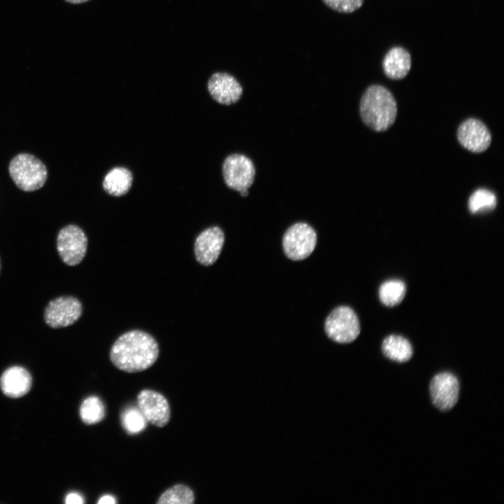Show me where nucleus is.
<instances>
[{
	"label": "nucleus",
	"mask_w": 504,
	"mask_h": 504,
	"mask_svg": "<svg viewBox=\"0 0 504 504\" xmlns=\"http://www.w3.org/2000/svg\"><path fill=\"white\" fill-rule=\"evenodd\" d=\"M29 372L20 366H13L6 370L0 379L1 388L4 394L11 398L25 395L31 386Z\"/></svg>",
	"instance_id": "4468645a"
},
{
	"label": "nucleus",
	"mask_w": 504,
	"mask_h": 504,
	"mask_svg": "<svg viewBox=\"0 0 504 504\" xmlns=\"http://www.w3.org/2000/svg\"><path fill=\"white\" fill-rule=\"evenodd\" d=\"M65 503L67 504H82L84 503V499L80 494L72 492L66 496Z\"/></svg>",
	"instance_id": "b1692460"
},
{
	"label": "nucleus",
	"mask_w": 504,
	"mask_h": 504,
	"mask_svg": "<svg viewBox=\"0 0 504 504\" xmlns=\"http://www.w3.org/2000/svg\"><path fill=\"white\" fill-rule=\"evenodd\" d=\"M363 122L376 132L387 130L394 123L397 104L391 92L380 85H372L363 93L360 102Z\"/></svg>",
	"instance_id": "f03ea898"
},
{
	"label": "nucleus",
	"mask_w": 504,
	"mask_h": 504,
	"mask_svg": "<svg viewBox=\"0 0 504 504\" xmlns=\"http://www.w3.org/2000/svg\"><path fill=\"white\" fill-rule=\"evenodd\" d=\"M405 292V283L400 280L393 279L386 281L380 286L379 296L384 305L393 307L402 302Z\"/></svg>",
	"instance_id": "a211bd4d"
},
{
	"label": "nucleus",
	"mask_w": 504,
	"mask_h": 504,
	"mask_svg": "<svg viewBox=\"0 0 504 504\" xmlns=\"http://www.w3.org/2000/svg\"><path fill=\"white\" fill-rule=\"evenodd\" d=\"M122 422L125 429L130 434H136L144 430L147 420L141 411L136 407H129L122 414Z\"/></svg>",
	"instance_id": "4be33fe9"
},
{
	"label": "nucleus",
	"mask_w": 504,
	"mask_h": 504,
	"mask_svg": "<svg viewBox=\"0 0 504 504\" xmlns=\"http://www.w3.org/2000/svg\"><path fill=\"white\" fill-rule=\"evenodd\" d=\"M207 90L214 101L220 104L230 105L237 102L242 94V87L232 75L216 72L207 83Z\"/></svg>",
	"instance_id": "ddd939ff"
},
{
	"label": "nucleus",
	"mask_w": 504,
	"mask_h": 504,
	"mask_svg": "<svg viewBox=\"0 0 504 504\" xmlns=\"http://www.w3.org/2000/svg\"><path fill=\"white\" fill-rule=\"evenodd\" d=\"M382 349L385 356L398 363L408 361L413 354L410 342L400 335H392L386 337Z\"/></svg>",
	"instance_id": "f3484780"
},
{
	"label": "nucleus",
	"mask_w": 504,
	"mask_h": 504,
	"mask_svg": "<svg viewBox=\"0 0 504 504\" xmlns=\"http://www.w3.org/2000/svg\"><path fill=\"white\" fill-rule=\"evenodd\" d=\"M0 268H1V264H0Z\"/></svg>",
	"instance_id": "bb28decb"
},
{
	"label": "nucleus",
	"mask_w": 504,
	"mask_h": 504,
	"mask_svg": "<svg viewBox=\"0 0 504 504\" xmlns=\"http://www.w3.org/2000/svg\"><path fill=\"white\" fill-rule=\"evenodd\" d=\"M224 241V233L218 226L203 230L195 241L194 252L197 261L204 266L213 265L222 251Z\"/></svg>",
	"instance_id": "9b49d317"
},
{
	"label": "nucleus",
	"mask_w": 504,
	"mask_h": 504,
	"mask_svg": "<svg viewBox=\"0 0 504 504\" xmlns=\"http://www.w3.org/2000/svg\"><path fill=\"white\" fill-rule=\"evenodd\" d=\"M88 248V238L83 230L76 225L63 227L57 238V250L61 260L69 266L78 265Z\"/></svg>",
	"instance_id": "0eeeda50"
},
{
	"label": "nucleus",
	"mask_w": 504,
	"mask_h": 504,
	"mask_svg": "<svg viewBox=\"0 0 504 504\" xmlns=\"http://www.w3.org/2000/svg\"><path fill=\"white\" fill-rule=\"evenodd\" d=\"M159 346L146 332L133 330L120 335L110 350V359L119 370L139 372L147 370L157 360Z\"/></svg>",
	"instance_id": "f257e3e1"
},
{
	"label": "nucleus",
	"mask_w": 504,
	"mask_h": 504,
	"mask_svg": "<svg viewBox=\"0 0 504 504\" xmlns=\"http://www.w3.org/2000/svg\"><path fill=\"white\" fill-rule=\"evenodd\" d=\"M358 318L347 306L334 309L325 321V332L332 340L342 344L354 341L360 334Z\"/></svg>",
	"instance_id": "20e7f679"
},
{
	"label": "nucleus",
	"mask_w": 504,
	"mask_h": 504,
	"mask_svg": "<svg viewBox=\"0 0 504 504\" xmlns=\"http://www.w3.org/2000/svg\"><path fill=\"white\" fill-rule=\"evenodd\" d=\"M115 498L109 495H105L101 497L98 501L99 504H114L115 503Z\"/></svg>",
	"instance_id": "393cba45"
},
{
	"label": "nucleus",
	"mask_w": 504,
	"mask_h": 504,
	"mask_svg": "<svg viewBox=\"0 0 504 504\" xmlns=\"http://www.w3.org/2000/svg\"><path fill=\"white\" fill-rule=\"evenodd\" d=\"M65 1L69 3H71V4H82V3L86 2L89 0H65Z\"/></svg>",
	"instance_id": "a878e982"
},
{
	"label": "nucleus",
	"mask_w": 504,
	"mask_h": 504,
	"mask_svg": "<svg viewBox=\"0 0 504 504\" xmlns=\"http://www.w3.org/2000/svg\"><path fill=\"white\" fill-rule=\"evenodd\" d=\"M105 416V407L97 396H90L84 400L80 407V416L88 425L101 421Z\"/></svg>",
	"instance_id": "aec40b11"
},
{
	"label": "nucleus",
	"mask_w": 504,
	"mask_h": 504,
	"mask_svg": "<svg viewBox=\"0 0 504 504\" xmlns=\"http://www.w3.org/2000/svg\"><path fill=\"white\" fill-rule=\"evenodd\" d=\"M137 403L147 421L159 428L169 423L170 407L162 394L150 389L142 390L137 396Z\"/></svg>",
	"instance_id": "1a4fd4ad"
},
{
	"label": "nucleus",
	"mask_w": 504,
	"mask_h": 504,
	"mask_svg": "<svg viewBox=\"0 0 504 504\" xmlns=\"http://www.w3.org/2000/svg\"><path fill=\"white\" fill-rule=\"evenodd\" d=\"M133 174L123 166H115L104 174L102 186L103 190L110 196L119 197L126 195L132 188Z\"/></svg>",
	"instance_id": "2eb2a0df"
},
{
	"label": "nucleus",
	"mask_w": 504,
	"mask_h": 504,
	"mask_svg": "<svg viewBox=\"0 0 504 504\" xmlns=\"http://www.w3.org/2000/svg\"><path fill=\"white\" fill-rule=\"evenodd\" d=\"M497 204L493 192L486 189L475 190L468 200V209L472 214L486 212L493 210Z\"/></svg>",
	"instance_id": "412c9836"
},
{
	"label": "nucleus",
	"mask_w": 504,
	"mask_h": 504,
	"mask_svg": "<svg viewBox=\"0 0 504 504\" xmlns=\"http://www.w3.org/2000/svg\"><path fill=\"white\" fill-rule=\"evenodd\" d=\"M412 59L410 52L404 48H391L384 56L382 66L386 76L391 79H402L409 73Z\"/></svg>",
	"instance_id": "dca6fc26"
},
{
	"label": "nucleus",
	"mask_w": 504,
	"mask_h": 504,
	"mask_svg": "<svg viewBox=\"0 0 504 504\" xmlns=\"http://www.w3.org/2000/svg\"><path fill=\"white\" fill-rule=\"evenodd\" d=\"M81 302L73 296H60L52 300L44 312V320L52 328L69 326L81 316Z\"/></svg>",
	"instance_id": "6e6552de"
},
{
	"label": "nucleus",
	"mask_w": 504,
	"mask_h": 504,
	"mask_svg": "<svg viewBox=\"0 0 504 504\" xmlns=\"http://www.w3.org/2000/svg\"><path fill=\"white\" fill-rule=\"evenodd\" d=\"M457 139L461 146L473 153L486 150L491 142V135L487 127L475 118H468L460 125Z\"/></svg>",
	"instance_id": "f8f14e48"
},
{
	"label": "nucleus",
	"mask_w": 504,
	"mask_h": 504,
	"mask_svg": "<svg viewBox=\"0 0 504 504\" xmlns=\"http://www.w3.org/2000/svg\"><path fill=\"white\" fill-rule=\"evenodd\" d=\"M8 170L15 185L28 192L41 188L48 176L45 164L28 153L16 155L10 162Z\"/></svg>",
	"instance_id": "7ed1b4c3"
},
{
	"label": "nucleus",
	"mask_w": 504,
	"mask_h": 504,
	"mask_svg": "<svg viewBox=\"0 0 504 504\" xmlns=\"http://www.w3.org/2000/svg\"><path fill=\"white\" fill-rule=\"evenodd\" d=\"M317 241L315 230L305 223L291 225L284 233L282 240L284 251L292 260H302L314 251Z\"/></svg>",
	"instance_id": "423d86ee"
},
{
	"label": "nucleus",
	"mask_w": 504,
	"mask_h": 504,
	"mask_svg": "<svg viewBox=\"0 0 504 504\" xmlns=\"http://www.w3.org/2000/svg\"><path fill=\"white\" fill-rule=\"evenodd\" d=\"M430 393L432 402L438 409L441 411L450 410L458 399V380L451 373H439L430 382Z\"/></svg>",
	"instance_id": "9d476101"
},
{
	"label": "nucleus",
	"mask_w": 504,
	"mask_h": 504,
	"mask_svg": "<svg viewBox=\"0 0 504 504\" xmlns=\"http://www.w3.org/2000/svg\"><path fill=\"white\" fill-rule=\"evenodd\" d=\"M222 172L228 188L239 192L243 197L248 195V188L253 184L255 174L253 163L248 158L241 154L227 156Z\"/></svg>",
	"instance_id": "39448f33"
},
{
	"label": "nucleus",
	"mask_w": 504,
	"mask_h": 504,
	"mask_svg": "<svg viewBox=\"0 0 504 504\" xmlns=\"http://www.w3.org/2000/svg\"><path fill=\"white\" fill-rule=\"evenodd\" d=\"M329 8L340 13H352L361 7L364 0H323Z\"/></svg>",
	"instance_id": "5701e85b"
},
{
	"label": "nucleus",
	"mask_w": 504,
	"mask_h": 504,
	"mask_svg": "<svg viewBox=\"0 0 504 504\" xmlns=\"http://www.w3.org/2000/svg\"><path fill=\"white\" fill-rule=\"evenodd\" d=\"M195 495L192 490L183 484H177L164 491L158 504H192Z\"/></svg>",
	"instance_id": "6ab92c4d"
}]
</instances>
